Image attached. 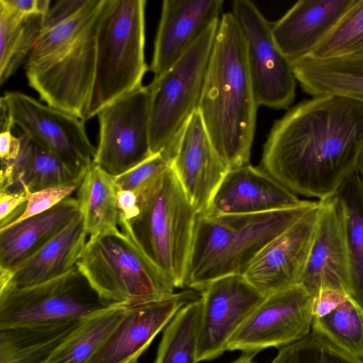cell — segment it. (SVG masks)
<instances>
[{
  "label": "cell",
  "mask_w": 363,
  "mask_h": 363,
  "mask_svg": "<svg viewBox=\"0 0 363 363\" xmlns=\"http://www.w3.org/2000/svg\"><path fill=\"white\" fill-rule=\"evenodd\" d=\"M114 305L87 318L47 363H89L126 313Z\"/></svg>",
  "instance_id": "32"
},
{
  "label": "cell",
  "mask_w": 363,
  "mask_h": 363,
  "mask_svg": "<svg viewBox=\"0 0 363 363\" xmlns=\"http://www.w3.org/2000/svg\"><path fill=\"white\" fill-rule=\"evenodd\" d=\"M313 301L300 284L267 295L230 340L227 351L257 354L303 338L311 333Z\"/></svg>",
  "instance_id": "13"
},
{
  "label": "cell",
  "mask_w": 363,
  "mask_h": 363,
  "mask_svg": "<svg viewBox=\"0 0 363 363\" xmlns=\"http://www.w3.org/2000/svg\"><path fill=\"white\" fill-rule=\"evenodd\" d=\"M202 308L200 296L177 311L164 329L155 363H199Z\"/></svg>",
  "instance_id": "31"
},
{
  "label": "cell",
  "mask_w": 363,
  "mask_h": 363,
  "mask_svg": "<svg viewBox=\"0 0 363 363\" xmlns=\"http://www.w3.org/2000/svg\"><path fill=\"white\" fill-rule=\"evenodd\" d=\"M147 86L119 97L98 113L99 138L93 162L116 177L152 155Z\"/></svg>",
  "instance_id": "11"
},
{
  "label": "cell",
  "mask_w": 363,
  "mask_h": 363,
  "mask_svg": "<svg viewBox=\"0 0 363 363\" xmlns=\"http://www.w3.org/2000/svg\"><path fill=\"white\" fill-rule=\"evenodd\" d=\"M222 0H164L150 70L157 77L167 71L215 21Z\"/></svg>",
  "instance_id": "20"
},
{
  "label": "cell",
  "mask_w": 363,
  "mask_h": 363,
  "mask_svg": "<svg viewBox=\"0 0 363 363\" xmlns=\"http://www.w3.org/2000/svg\"><path fill=\"white\" fill-rule=\"evenodd\" d=\"M13 9L23 14L40 13L45 15L51 3L49 0H5Z\"/></svg>",
  "instance_id": "39"
},
{
  "label": "cell",
  "mask_w": 363,
  "mask_h": 363,
  "mask_svg": "<svg viewBox=\"0 0 363 363\" xmlns=\"http://www.w3.org/2000/svg\"><path fill=\"white\" fill-rule=\"evenodd\" d=\"M86 319L0 328V363H47Z\"/></svg>",
  "instance_id": "26"
},
{
  "label": "cell",
  "mask_w": 363,
  "mask_h": 363,
  "mask_svg": "<svg viewBox=\"0 0 363 363\" xmlns=\"http://www.w3.org/2000/svg\"><path fill=\"white\" fill-rule=\"evenodd\" d=\"M82 213L57 236L21 264L13 273L7 289H24L61 277L77 266L86 243Z\"/></svg>",
  "instance_id": "24"
},
{
  "label": "cell",
  "mask_w": 363,
  "mask_h": 363,
  "mask_svg": "<svg viewBox=\"0 0 363 363\" xmlns=\"http://www.w3.org/2000/svg\"><path fill=\"white\" fill-rule=\"evenodd\" d=\"M219 21L213 22L172 67L147 85L151 151L169 165L182 132L198 108Z\"/></svg>",
  "instance_id": "8"
},
{
  "label": "cell",
  "mask_w": 363,
  "mask_h": 363,
  "mask_svg": "<svg viewBox=\"0 0 363 363\" xmlns=\"http://www.w3.org/2000/svg\"><path fill=\"white\" fill-rule=\"evenodd\" d=\"M169 166L196 213L203 211L228 169L215 150L198 109L186 122Z\"/></svg>",
  "instance_id": "19"
},
{
  "label": "cell",
  "mask_w": 363,
  "mask_h": 363,
  "mask_svg": "<svg viewBox=\"0 0 363 363\" xmlns=\"http://www.w3.org/2000/svg\"><path fill=\"white\" fill-rule=\"evenodd\" d=\"M114 305L99 296L76 266L47 282L0 291V328L86 319Z\"/></svg>",
  "instance_id": "9"
},
{
  "label": "cell",
  "mask_w": 363,
  "mask_h": 363,
  "mask_svg": "<svg viewBox=\"0 0 363 363\" xmlns=\"http://www.w3.org/2000/svg\"><path fill=\"white\" fill-rule=\"evenodd\" d=\"M134 192L137 213L121 231L175 289L185 287L195 209L170 166Z\"/></svg>",
  "instance_id": "5"
},
{
  "label": "cell",
  "mask_w": 363,
  "mask_h": 363,
  "mask_svg": "<svg viewBox=\"0 0 363 363\" xmlns=\"http://www.w3.org/2000/svg\"><path fill=\"white\" fill-rule=\"evenodd\" d=\"M344 212L351 277V298L363 310V184L357 172L335 194Z\"/></svg>",
  "instance_id": "30"
},
{
  "label": "cell",
  "mask_w": 363,
  "mask_h": 363,
  "mask_svg": "<svg viewBox=\"0 0 363 363\" xmlns=\"http://www.w3.org/2000/svg\"><path fill=\"white\" fill-rule=\"evenodd\" d=\"M317 204L306 201L294 208L250 214L197 213L185 287L201 292L218 279L244 276L266 245Z\"/></svg>",
  "instance_id": "4"
},
{
  "label": "cell",
  "mask_w": 363,
  "mask_h": 363,
  "mask_svg": "<svg viewBox=\"0 0 363 363\" xmlns=\"http://www.w3.org/2000/svg\"><path fill=\"white\" fill-rule=\"evenodd\" d=\"M197 298L196 291L189 289L160 301L128 307L89 363H138L140 355L177 311Z\"/></svg>",
  "instance_id": "17"
},
{
  "label": "cell",
  "mask_w": 363,
  "mask_h": 363,
  "mask_svg": "<svg viewBox=\"0 0 363 363\" xmlns=\"http://www.w3.org/2000/svg\"><path fill=\"white\" fill-rule=\"evenodd\" d=\"M266 296L243 275L210 283L201 292L198 362L215 359L227 351L230 340Z\"/></svg>",
  "instance_id": "14"
},
{
  "label": "cell",
  "mask_w": 363,
  "mask_h": 363,
  "mask_svg": "<svg viewBox=\"0 0 363 363\" xmlns=\"http://www.w3.org/2000/svg\"><path fill=\"white\" fill-rule=\"evenodd\" d=\"M0 100L13 126L72 169L86 173L96 147L88 138L84 121L19 91L6 92Z\"/></svg>",
  "instance_id": "12"
},
{
  "label": "cell",
  "mask_w": 363,
  "mask_h": 363,
  "mask_svg": "<svg viewBox=\"0 0 363 363\" xmlns=\"http://www.w3.org/2000/svg\"><path fill=\"white\" fill-rule=\"evenodd\" d=\"M296 81L311 95L344 96L363 103V54L290 61Z\"/></svg>",
  "instance_id": "25"
},
{
  "label": "cell",
  "mask_w": 363,
  "mask_h": 363,
  "mask_svg": "<svg viewBox=\"0 0 363 363\" xmlns=\"http://www.w3.org/2000/svg\"><path fill=\"white\" fill-rule=\"evenodd\" d=\"M119 223L131 220L137 213V197L134 191H117ZM119 224V223H118Z\"/></svg>",
  "instance_id": "38"
},
{
  "label": "cell",
  "mask_w": 363,
  "mask_h": 363,
  "mask_svg": "<svg viewBox=\"0 0 363 363\" xmlns=\"http://www.w3.org/2000/svg\"><path fill=\"white\" fill-rule=\"evenodd\" d=\"M78 187L75 185L60 186L30 194L23 213L11 224L0 230L7 228L22 220L51 208L61 201L69 197Z\"/></svg>",
  "instance_id": "36"
},
{
  "label": "cell",
  "mask_w": 363,
  "mask_h": 363,
  "mask_svg": "<svg viewBox=\"0 0 363 363\" xmlns=\"http://www.w3.org/2000/svg\"><path fill=\"white\" fill-rule=\"evenodd\" d=\"M256 354L242 353L238 359L230 363H257L254 361Z\"/></svg>",
  "instance_id": "40"
},
{
  "label": "cell",
  "mask_w": 363,
  "mask_h": 363,
  "mask_svg": "<svg viewBox=\"0 0 363 363\" xmlns=\"http://www.w3.org/2000/svg\"><path fill=\"white\" fill-rule=\"evenodd\" d=\"M168 167L169 164L160 154L153 155L127 172L114 177L117 190L135 191Z\"/></svg>",
  "instance_id": "35"
},
{
  "label": "cell",
  "mask_w": 363,
  "mask_h": 363,
  "mask_svg": "<svg viewBox=\"0 0 363 363\" xmlns=\"http://www.w3.org/2000/svg\"><path fill=\"white\" fill-rule=\"evenodd\" d=\"M104 0H86L73 15L42 30L26 60L29 84L47 105L84 122L93 86L96 32Z\"/></svg>",
  "instance_id": "3"
},
{
  "label": "cell",
  "mask_w": 363,
  "mask_h": 363,
  "mask_svg": "<svg viewBox=\"0 0 363 363\" xmlns=\"http://www.w3.org/2000/svg\"><path fill=\"white\" fill-rule=\"evenodd\" d=\"M355 0H300L272 24L274 40L291 60L308 56Z\"/></svg>",
  "instance_id": "21"
},
{
  "label": "cell",
  "mask_w": 363,
  "mask_h": 363,
  "mask_svg": "<svg viewBox=\"0 0 363 363\" xmlns=\"http://www.w3.org/2000/svg\"><path fill=\"white\" fill-rule=\"evenodd\" d=\"M76 198L67 197L51 208L0 230V273L16 269L62 232L79 214Z\"/></svg>",
  "instance_id": "22"
},
{
  "label": "cell",
  "mask_w": 363,
  "mask_h": 363,
  "mask_svg": "<svg viewBox=\"0 0 363 363\" xmlns=\"http://www.w3.org/2000/svg\"><path fill=\"white\" fill-rule=\"evenodd\" d=\"M86 1V0L57 1L44 16L43 30L51 28L67 19L80 9Z\"/></svg>",
  "instance_id": "37"
},
{
  "label": "cell",
  "mask_w": 363,
  "mask_h": 363,
  "mask_svg": "<svg viewBox=\"0 0 363 363\" xmlns=\"http://www.w3.org/2000/svg\"><path fill=\"white\" fill-rule=\"evenodd\" d=\"M44 15L23 14L0 0V84L27 60L43 26Z\"/></svg>",
  "instance_id": "29"
},
{
  "label": "cell",
  "mask_w": 363,
  "mask_h": 363,
  "mask_svg": "<svg viewBox=\"0 0 363 363\" xmlns=\"http://www.w3.org/2000/svg\"><path fill=\"white\" fill-rule=\"evenodd\" d=\"M19 138L16 159L1 167L0 193L32 194L55 186H79L85 173L72 169L28 135L23 133Z\"/></svg>",
  "instance_id": "23"
},
{
  "label": "cell",
  "mask_w": 363,
  "mask_h": 363,
  "mask_svg": "<svg viewBox=\"0 0 363 363\" xmlns=\"http://www.w3.org/2000/svg\"><path fill=\"white\" fill-rule=\"evenodd\" d=\"M358 54H363V0H355L308 57L326 59Z\"/></svg>",
  "instance_id": "33"
},
{
  "label": "cell",
  "mask_w": 363,
  "mask_h": 363,
  "mask_svg": "<svg viewBox=\"0 0 363 363\" xmlns=\"http://www.w3.org/2000/svg\"><path fill=\"white\" fill-rule=\"evenodd\" d=\"M318 204L257 255L245 277L266 296L299 284L314 238Z\"/></svg>",
  "instance_id": "16"
},
{
  "label": "cell",
  "mask_w": 363,
  "mask_h": 363,
  "mask_svg": "<svg viewBox=\"0 0 363 363\" xmlns=\"http://www.w3.org/2000/svg\"><path fill=\"white\" fill-rule=\"evenodd\" d=\"M145 0H104L96 32L93 86L86 121L140 87L145 60Z\"/></svg>",
  "instance_id": "6"
},
{
  "label": "cell",
  "mask_w": 363,
  "mask_h": 363,
  "mask_svg": "<svg viewBox=\"0 0 363 363\" xmlns=\"http://www.w3.org/2000/svg\"><path fill=\"white\" fill-rule=\"evenodd\" d=\"M99 296L130 307L173 296L174 286L118 228L91 236L77 263Z\"/></svg>",
  "instance_id": "7"
},
{
  "label": "cell",
  "mask_w": 363,
  "mask_h": 363,
  "mask_svg": "<svg viewBox=\"0 0 363 363\" xmlns=\"http://www.w3.org/2000/svg\"><path fill=\"white\" fill-rule=\"evenodd\" d=\"M363 148V103L339 95L304 100L276 121L261 164L296 194L333 196L357 171Z\"/></svg>",
  "instance_id": "1"
},
{
  "label": "cell",
  "mask_w": 363,
  "mask_h": 363,
  "mask_svg": "<svg viewBox=\"0 0 363 363\" xmlns=\"http://www.w3.org/2000/svg\"><path fill=\"white\" fill-rule=\"evenodd\" d=\"M258 104L245 43L232 13L220 18L197 109L228 169L250 162Z\"/></svg>",
  "instance_id": "2"
},
{
  "label": "cell",
  "mask_w": 363,
  "mask_h": 363,
  "mask_svg": "<svg viewBox=\"0 0 363 363\" xmlns=\"http://www.w3.org/2000/svg\"><path fill=\"white\" fill-rule=\"evenodd\" d=\"M271 363H363L320 335L311 332L279 350Z\"/></svg>",
  "instance_id": "34"
},
{
  "label": "cell",
  "mask_w": 363,
  "mask_h": 363,
  "mask_svg": "<svg viewBox=\"0 0 363 363\" xmlns=\"http://www.w3.org/2000/svg\"><path fill=\"white\" fill-rule=\"evenodd\" d=\"M357 174H359L360 179L362 181V183L363 184V148L360 152L357 165Z\"/></svg>",
  "instance_id": "41"
},
{
  "label": "cell",
  "mask_w": 363,
  "mask_h": 363,
  "mask_svg": "<svg viewBox=\"0 0 363 363\" xmlns=\"http://www.w3.org/2000/svg\"><path fill=\"white\" fill-rule=\"evenodd\" d=\"M296 194L263 169L250 163L228 169L212 196L204 214H250L302 205Z\"/></svg>",
  "instance_id": "18"
},
{
  "label": "cell",
  "mask_w": 363,
  "mask_h": 363,
  "mask_svg": "<svg viewBox=\"0 0 363 363\" xmlns=\"http://www.w3.org/2000/svg\"><path fill=\"white\" fill-rule=\"evenodd\" d=\"M299 284L313 297L324 291L350 296L344 212L335 194L318 201L315 233Z\"/></svg>",
  "instance_id": "15"
},
{
  "label": "cell",
  "mask_w": 363,
  "mask_h": 363,
  "mask_svg": "<svg viewBox=\"0 0 363 363\" xmlns=\"http://www.w3.org/2000/svg\"><path fill=\"white\" fill-rule=\"evenodd\" d=\"M231 13L244 37L257 104L275 109L289 108L295 99L296 79L289 60L274 40L272 24L248 0L234 1Z\"/></svg>",
  "instance_id": "10"
},
{
  "label": "cell",
  "mask_w": 363,
  "mask_h": 363,
  "mask_svg": "<svg viewBox=\"0 0 363 363\" xmlns=\"http://www.w3.org/2000/svg\"><path fill=\"white\" fill-rule=\"evenodd\" d=\"M311 329L363 362V310L350 296L334 291L315 296Z\"/></svg>",
  "instance_id": "27"
},
{
  "label": "cell",
  "mask_w": 363,
  "mask_h": 363,
  "mask_svg": "<svg viewBox=\"0 0 363 363\" xmlns=\"http://www.w3.org/2000/svg\"><path fill=\"white\" fill-rule=\"evenodd\" d=\"M77 191L87 235L91 237L118 228V190L113 176L92 161Z\"/></svg>",
  "instance_id": "28"
}]
</instances>
